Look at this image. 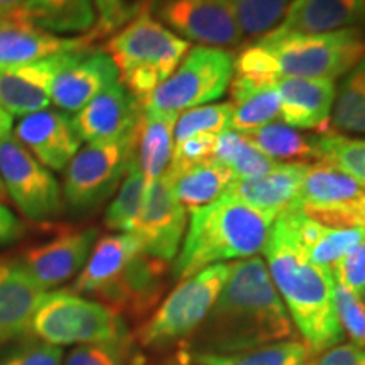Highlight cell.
<instances>
[{"label":"cell","instance_id":"1","mask_svg":"<svg viewBox=\"0 0 365 365\" xmlns=\"http://www.w3.org/2000/svg\"><path fill=\"white\" fill-rule=\"evenodd\" d=\"M294 327L261 257L232 264V272L203 323L193 331L195 354H235L293 340Z\"/></svg>","mask_w":365,"mask_h":365},{"label":"cell","instance_id":"2","mask_svg":"<svg viewBox=\"0 0 365 365\" xmlns=\"http://www.w3.org/2000/svg\"><path fill=\"white\" fill-rule=\"evenodd\" d=\"M262 250L272 284L309 352L339 345L344 331L335 308V279L308 259L289 210L274 220Z\"/></svg>","mask_w":365,"mask_h":365},{"label":"cell","instance_id":"3","mask_svg":"<svg viewBox=\"0 0 365 365\" xmlns=\"http://www.w3.org/2000/svg\"><path fill=\"white\" fill-rule=\"evenodd\" d=\"M364 56L365 33L357 27L325 34L269 31L234 58L232 80L247 85H274L281 78L335 80Z\"/></svg>","mask_w":365,"mask_h":365},{"label":"cell","instance_id":"4","mask_svg":"<svg viewBox=\"0 0 365 365\" xmlns=\"http://www.w3.org/2000/svg\"><path fill=\"white\" fill-rule=\"evenodd\" d=\"M274 220L269 213L225 195L193 210L173 276L182 281L215 264L254 257L266 245Z\"/></svg>","mask_w":365,"mask_h":365},{"label":"cell","instance_id":"5","mask_svg":"<svg viewBox=\"0 0 365 365\" xmlns=\"http://www.w3.org/2000/svg\"><path fill=\"white\" fill-rule=\"evenodd\" d=\"M190 49L188 41L163 26L148 9L117 31L103 51L117 66L118 81L144 108L150 93L170 78Z\"/></svg>","mask_w":365,"mask_h":365},{"label":"cell","instance_id":"6","mask_svg":"<svg viewBox=\"0 0 365 365\" xmlns=\"http://www.w3.org/2000/svg\"><path fill=\"white\" fill-rule=\"evenodd\" d=\"M29 333L46 344L124 346V318L98 301L70 289L48 291L39 301Z\"/></svg>","mask_w":365,"mask_h":365},{"label":"cell","instance_id":"7","mask_svg":"<svg viewBox=\"0 0 365 365\" xmlns=\"http://www.w3.org/2000/svg\"><path fill=\"white\" fill-rule=\"evenodd\" d=\"M232 272V264H215L182 279L139 330L145 346H163L191 336L203 323Z\"/></svg>","mask_w":365,"mask_h":365},{"label":"cell","instance_id":"8","mask_svg":"<svg viewBox=\"0 0 365 365\" xmlns=\"http://www.w3.org/2000/svg\"><path fill=\"white\" fill-rule=\"evenodd\" d=\"M135 149L137 134L81 148L65 168L63 200L68 207L76 213H88L107 202L135 161Z\"/></svg>","mask_w":365,"mask_h":365},{"label":"cell","instance_id":"9","mask_svg":"<svg viewBox=\"0 0 365 365\" xmlns=\"http://www.w3.org/2000/svg\"><path fill=\"white\" fill-rule=\"evenodd\" d=\"M234 78V56L225 49L196 46L168 80L150 93L144 110L173 112L218 100Z\"/></svg>","mask_w":365,"mask_h":365},{"label":"cell","instance_id":"10","mask_svg":"<svg viewBox=\"0 0 365 365\" xmlns=\"http://www.w3.org/2000/svg\"><path fill=\"white\" fill-rule=\"evenodd\" d=\"M294 210L327 227L365 228V186L325 163L309 164Z\"/></svg>","mask_w":365,"mask_h":365},{"label":"cell","instance_id":"11","mask_svg":"<svg viewBox=\"0 0 365 365\" xmlns=\"http://www.w3.org/2000/svg\"><path fill=\"white\" fill-rule=\"evenodd\" d=\"M0 180L29 220H51L63 212L65 200L56 178L14 137L0 143Z\"/></svg>","mask_w":365,"mask_h":365},{"label":"cell","instance_id":"12","mask_svg":"<svg viewBox=\"0 0 365 365\" xmlns=\"http://www.w3.org/2000/svg\"><path fill=\"white\" fill-rule=\"evenodd\" d=\"M149 12L176 36L207 48H234L244 39L227 0H150Z\"/></svg>","mask_w":365,"mask_h":365},{"label":"cell","instance_id":"13","mask_svg":"<svg viewBox=\"0 0 365 365\" xmlns=\"http://www.w3.org/2000/svg\"><path fill=\"white\" fill-rule=\"evenodd\" d=\"M186 232V210L178 202L164 178L148 182L143 208L130 234L139 239L143 250L161 261H175Z\"/></svg>","mask_w":365,"mask_h":365},{"label":"cell","instance_id":"14","mask_svg":"<svg viewBox=\"0 0 365 365\" xmlns=\"http://www.w3.org/2000/svg\"><path fill=\"white\" fill-rule=\"evenodd\" d=\"M97 237V228L65 230L44 244L26 249L17 261L27 276L48 293L83 269Z\"/></svg>","mask_w":365,"mask_h":365},{"label":"cell","instance_id":"15","mask_svg":"<svg viewBox=\"0 0 365 365\" xmlns=\"http://www.w3.org/2000/svg\"><path fill=\"white\" fill-rule=\"evenodd\" d=\"M118 81L117 66L103 49L90 48L68 53L53 78L49 97L59 110L78 112L90 100Z\"/></svg>","mask_w":365,"mask_h":365},{"label":"cell","instance_id":"16","mask_svg":"<svg viewBox=\"0 0 365 365\" xmlns=\"http://www.w3.org/2000/svg\"><path fill=\"white\" fill-rule=\"evenodd\" d=\"M144 108L120 81L107 86L73 117L80 139L86 143H113L139 130Z\"/></svg>","mask_w":365,"mask_h":365},{"label":"cell","instance_id":"17","mask_svg":"<svg viewBox=\"0 0 365 365\" xmlns=\"http://www.w3.org/2000/svg\"><path fill=\"white\" fill-rule=\"evenodd\" d=\"M170 262L153 257L140 250L110 286L105 287L95 301L112 312L139 318L156 307L166 289Z\"/></svg>","mask_w":365,"mask_h":365},{"label":"cell","instance_id":"18","mask_svg":"<svg viewBox=\"0 0 365 365\" xmlns=\"http://www.w3.org/2000/svg\"><path fill=\"white\" fill-rule=\"evenodd\" d=\"M14 139L53 171L65 170L81 144L73 117L53 108L26 115L14 130Z\"/></svg>","mask_w":365,"mask_h":365},{"label":"cell","instance_id":"19","mask_svg":"<svg viewBox=\"0 0 365 365\" xmlns=\"http://www.w3.org/2000/svg\"><path fill=\"white\" fill-rule=\"evenodd\" d=\"M66 56L68 53H61L27 65L0 68V107L11 117H26L48 108L53 78Z\"/></svg>","mask_w":365,"mask_h":365},{"label":"cell","instance_id":"20","mask_svg":"<svg viewBox=\"0 0 365 365\" xmlns=\"http://www.w3.org/2000/svg\"><path fill=\"white\" fill-rule=\"evenodd\" d=\"M281 97V120L294 129L327 134L335 105V80L281 78L276 83Z\"/></svg>","mask_w":365,"mask_h":365},{"label":"cell","instance_id":"21","mask_svg":"<svg viewBox=\"0 0 365 365\" xmlns=\"http://www.w3.org/2000/svg\"><path fill=\"white\" fill-rule=\"evenodd\" d=\"M97 39L93 33L78 38H61L24 21L0 19V68H11L39 61L54 54L80 51Z\"/></svg>","mask_w":365,"mask_h":365},{"label":"cell","instance_id":"22","mask_svg":"<svg viewBox=\"0 0 365 365\" xmlns=\"http://www.w3.org/2000/svg\"><path fill=\"white\" fill-rule=\"evenodd\" d=\"M309 164L281 163L252 180H234L223 195L277 218L293 210Z\"/></svg>","mask_w":365,"mask_h":365},{"label":"cell","instance_id":"23","mask_svg":"<svg viewBox=\"0 0 365 365\" xmlns=\"http://www.w3.org/2000/svg\"><path fill=\"white\" fill-rule=\"evenodd\" d=\"M44 294L17 257H0V346L29 333L31 319Z\"/></svg>","mask_w":365,"mask_h":365},{"label":"cell","instance_id":"24","mask_svg":"<svg viewBox=\"0 0 365 365\" xmlns=\"http://www.w3.org/2000/svg\"><path fill=\"white\" fill-rule=\"evenodd\" d=\"M365 24V0H293L279 34H325Z\"/></svg>","mask_w":365,"mask_h":365},{"label":"cell","instance_id":"25","mask_svg":"<svg viewBox=\"0 0 365 365\" xmlns=\"http://www.w3.org/2000/svg\"><path fill=\"white\" fill-rule=\"evenodd\" d=\"M143 250L139 239L130 232L105 235L95 242L88 261L78 272L70 291L86 294L95 299L108 287L117 276L124 271L127 264Z\"/></svg>","mask_w":365,"mask_h":365},{"label":"cell","instance_id":"26","mask_svg":"<svg viewBox=\"0 0 365 365\" xmlns=\"http://www.w3.org/2000/svg\"><path fill=\"white\" fill-rule=\"evenodd\" d=\"M12 17L51 34H86L97 22L91 0H26Z\"/></svg>","mask_w":365,"mask_h":365},{"label":"cell","instance_id":"27","mask_svg":"<svg viewBox=\"0 0 365 365\" xmlns=\"http://www.w3.org/2000/svg\"><path fill=\"white\" fill-rule=\"evenodd\" d=\"M289 212L293 215L296 235L309 261L330 272L354 245L365 239V228L327 227L303 215L298 210L293 208Z\"/></svg>","mask_w":365,"mask_h":365},{"label":"cell","instance_id":"28","mask_svg":"<svg viewBox=\"0 0 365 365\" xmlns=\"http://www.w3.org/2000/svg\"><path fill=\"white\" fill-rule=\"evenodd\" d=\"M180 113L144 110L137 132L135 158L145 181L163 178L171 163L175 148V127Z\"/></svg>","mask_w":365,"mask_h":365},{"label":"cell","instance_id":"29","mask_svg":"<svg viewBox=\"0 0 365 365\" xmlns=\"http://www.w3.org/2000/svg\"><path fill=\"white\" fill-rule=\"evenodd\" d=\"M163 178L170 182L178 202L190 212L217 202L235 180L234 173L215 161L198 164L180 173H164Z\"/></svg>","mask_w":365,"mask_h":365},{"label":"cell","instance_id":"30","mask_svg":"<svg viewBox=\"0 0 365 365\" xmlns=\"http://www.w3.org/2000/svg\"><path fill=\"white\" fill-rule=\"evenodd\" d=\"M230 130L250 134L281 118V97L274 85H247L232 80Z\"/></svg>","mask_w":365,"mask_h":365},{"label":"cell","instance_id":"31","mask_svg":"<svg viewBox=\"0 0 365 365\" xmlns=\"http://www.w3.org/2000/svg\"><path fill=\"white\" fill-rule=\"evenodd\" d=\"M244 135L255 149L277 163H318L319 135L304 134L284 122H271Z\"/></svg>","mask_w":365,"mask_h":365},{"label":"cell","instance_id":"32","mask_svg":"<svg viewBox=\"0 0 365 365\" xmlns=\"http://www.w3.org/2000/svg\"><path fill=\"white\" fill-rule=\"evenodd\" d=\"M212 161L227 166L234 173L235 180H252L267 175L277 164H281L255 149L244 134L234 130L217 135Z\"/></svg>","mask_w":365,"mask_h":365},{"label":"cell","instance_id":"33","mask_svg":"<svg viewBox=\"0 0 365 365\" xmlns=\"http://www.w3.org/2000/svg\"><path fill=\"white\" fill-rule=\"evenodd\" d=\"M312 352L303 341L284 340L235 354H195L198 365H309Z\"/></svg>","mask_w":365,"mask_h":365},{"label":"cell","instance_id":"34","mask_svg":"<svg viewBox=\"0 0 365 365\" xmlns=\"http://www.w3.org/2000/svg\"><path fill=\"white\" fill-rule=\"evenodd\" d=\"M145 188H148V181H145L135 158V161L130 164L129 171L118 186L115 198L105 212L107 228L118 232V234L130 232L134 228V223L139 217L140 208H143Z\"/></svg>","mask_w":365,"mask_h":365},{"label":"cell","instance_id":"35","mask_svg":"<svg viewBox=\"0 0 365 365\" xmlns=\"http://www.w3.org/2000/svg\"><path fill=\"white\" fill-rule=\"evenodd\" d=\"M318 163L333 166L365 186V139H354L333 130L319 134Z\"/></svg>","mask_w":365,"mask_h":365},{"label":"cell","instance_id":"36","mask_svg":"<svg viewBox=\"0 0 365 365\" xmlns=\"http://www.w3.org/2000/svg\"><path fill=\"white\" fill-rule=\"evenodd\" d=\"M244 36L261 38L281 24L293 0H227Z\"/></svg>","mask_w":365,"mask_h":365},{"label":"cell","instance_id":"37","mask_svg":"<svg viewBox=\"0 0 365 365\" xmlns=\"http://www.w3.org/2000/svg\"><path fill=\"white\" fill-rule=\"evenodd\" d=\"M232 103L200 105L180 113L175 127V143L200 134H222L230 130Z\"/></svg>","mask_w":365,"mask_h":365},{"label":"cell","instance_id":"38","mask_svg":"<svg viewBox=\"0 0 365 365\" xmlns=\"http://www.w3.org/2000/svg\"><path fill=\"white\" fill-rule=\"evenodd\" d=\"M365 107V56L346 73L340 88L336 90L333 105L331 124L336 130L346 132L354 118Z\"/></svg>","mask_w":365,"mask_h":365},{"label":"cell","instance_id":"39","mask_svg":"<svg viewBox=\"0 0 365 365\" xmlns=\"http://www.w3.org/2000/svg\"><path fill=\"white\" fill-rule=\"evenodd\" d=\"M97 22L91 33L98 38L115 34L149 9L150 0H91Z\"/></svg>","mask_w":365,"mask_h":365},{"label":"cell","instance_id":"40","mask_svg":"<svg viewBox=\"0 0 365 365\" xmlns=\"http://www.w3.org/2000/svg\"><path fill=\"white\" fill-rule=\"evenodd\" d=\"M335 308L341 331L354 345L365 349V301L335 282Z\"/></svg>","mask_w":365,"mask_h":365},{"label":"cell","instance_id":"41","mask_svg":"<svg viewBox=\"0 0 365 365\" xmlns=\"http://www.w3.org/2000/svg\"><path fill=\"white\" fill-rule=\"evenodd\" d=\"M215 140V134H200L188 137L181 143H175L171 163L166 173H180L182 170H188V168L198 166V164L212 161Z\"/></svg>","mask_w":365,"mask_h":365},{"label":"cell","instance_id":"42","mask_svg":"<svg viewBox=\"0 0 365 365\" xmlns=\"http://www.w3.org/2000/svg\"><path fill=\"white\" fill-rule=\"evenodd\" d=\"M336 284L364 296L365 291V239L346 252L331 271Z\"/></svg>","mask_w":365,"mask_h":365},{"label":"cell","instance_id":"43","mask_svg":"<svg viewBox=\"0 0 365 365\" xmlns=\"http://www.w3.org/2000/svg\"><path fill=\"white\" fill-rule=\"evenodd\" d=\"M0 365H63V350L36 339L7 354Z\"/></svg>","mask_w":365,"mask_h":365},{"label":"cell","instance_id":"44","mask_svg":"<svg viewBox=\"0 0 365 365\" xmlns=\"http://www.w3.org/2000/svg\"><path fill=\"white\" fill-rule=\"evenodd\" d=\"M120 346L78 345L68 354L65 365H124Z\"/></svg>","mask_w":365,"mask_h":365},{"label":"cell","instance_id":"45","mask_svg":"<svg viewBox=\"0 0 365 365\" xmlns=\"http://www.w3.org/2000/svg\"><path fill=\"white\" fill-rule=\"evenodd\" d=\"M313 365H365V349L354 344H339L318 354Z\"/></svg>","mask_w":365,"mask_h":365},{"label":"cell","instance_id":"46","mask_svg":"<svg viewBox=\"0 0 365 365\" xmlns=\"http://www.w3.org/2000/svg\"><path fill=\"white\" fill-rule=\"evenodd\" d=\"M24 234V223L9 210L6 205L0 203V245L11 244Z\"/></svg>","mask_w":365,"mask_h":365},{"label":"cell","instance_id":"47","mask_svg":"<svg viewBox=\"0 0 365 365\" xmlns=\"http://www.w3.org/2000/svg\"><path fill=\"white\" fill-rule=\"evenodd\" d=\"M26 0H0V19L12 17L22 7Z\"/></svg>","mask_w":365,"mask_h":365},{"label":"cell","instance_id":"48","mask_svg":"<svg viewBox=\"0 0 365 365\" xmlns=\"http://www.w3.org/2000/svg\"><path fill=\"white\" fill-rule=\"evenodd\" d=\"M12 118L9 113L0 107V143L7 140L9 137H12Z\"/></svg>","mask_w":365,"mask_h":365},{"label":"cell","instance_id":"49","mask_svg":"<svg viewBox=\"0 0 365 365\" xmlns=\"http://www.w3.org/2000/svg\"><path fill=\"white\" fill-rule=\"evenodd\" d=\"M346 132H355V134H365V107H364V110L360 112L359 115L354 118V122L349 125V129H346Z\"/></svg>","mask_w":365,"mask_h":365},{"label":"cell","instance_id":"50","mask_svg":"<svg viewBox=\"0 0 365 365\" xmlns=\"http://www.w3.org/2000/svg\"><path fill=\"white\" fill-rule=\"evenodd\" d=\"M7 196V191H6V186H4L2 180H0V200H4Z\"/></svg>","mask_w":365,"mask_h":365},{"label":"cell","instance_id":"51","mask_svg":"<svg viewBox=\"0 0 365 365\" xmlns=\"http://www.w3.org/2000/svg\"><path fill=\"white\" fill-rule=\"evenodd\" d=\"M364 298H365V291H364Z\"/></svg>","mask_w":365,"mask_h":365}]
</instances>
